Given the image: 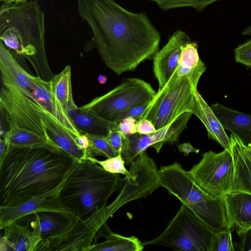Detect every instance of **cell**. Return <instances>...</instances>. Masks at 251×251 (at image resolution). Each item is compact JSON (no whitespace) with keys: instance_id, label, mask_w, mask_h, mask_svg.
Returning a JSON list of instances; mask_svg holds the SVG:
<instances>
[{"instance_id":"6","label":"cell","mask_w":251,"mask_h":251,"mask_svg":"<svg viewBox=\"0 0 251 251\" xmlns=\"http://www.w3.org/2000/svg\"><path fill=\"white\" fill-rule=\"evenodd\" d=\"M205 70L202 62L186 75L179 76L174 72L149 102L141 119L151 121L157 130L170 125L185 112L194 115L198 82Z\"/></svg>"},{"instance_id":"17","label":"cell","mask_w":251,"mask_h":251,"mask_svg":"<svg viewBox=\"0 0 251 251\" xmlns=\"http://www.w3.org/2000/svg\"><path fill=\"white\" fill-rule=\"evenodd\" d=\"M0 71L3 85L14 87L28 96L32 90L33 75L16 61L12 52L0 41Z\"/></svg>"},{"instance_id":"39","label":"cell","mask_w":251,"mask_h":251,"mask_svg":"<svg viewBox=\"0 0 251 251\" xmlns=\"http://www.w3.org/2000/svg\"><path fill=\"white\" fill-rule=\"evenodd\" d=\"M243 35H251V25L245 28L242 31Z\"/></svg>"},{"instance_id":"38","label":"cell","mask_w":251,"mask_h":251,"mask_svg":"<svg viewBox=\"0 0 251 251\" xmlns=\"http://www.w3.org/2000/svg\"><path fill=\"white\" fill-rule=\"evenodd\" d=\"M7 144L4 138H0V157H1L5 151Z\"/></svg>"},{"instance_id":"16","label":"cell","mask_w":251,"mask_h":251,"mask_svg":"<svg viewBox=\"0 0 251 251\" xmlns=\"http://www.w3.org/2000/svg\"><path fill=\"white\" fill-rule=\"evenodd\" d=\"M228 226L241 237L251 228V194L228 192L223 196Z\"/></svg>"},{"instance_id":"35","label":"cell","mask_w":251,"mask_h":251,"mask_svg":"<svg viewBox=\"0 0 251 251\" xmlns=\"http://www.w3.org/2000/svg\"><path fill=\"white\" fill-rule=\"evenodd\" d=\"M237 248L240 251H251V228L241 236Z\"/></svg>"},{"instance_id":"15","label":"cell","mask_w":251,"mask_h":251,"mask_svg":"<svg viewBox=\"0 0 251 251\" xmlns=\"http://www.w3.org/2000/svg\"><path fill=\"white\" fill-rule=\"evenodd\" d=\"M33 87L27 96L47 110L75 137L80 135L68 114L53 94L50 81L32 76Z\"/></svg>"},{"instance_id":"26","label":"cell","mask_w":251,"mask_h":251,"mask_svg":"<svg viewBox=\"0 0 251 251\" xmlns=\"http://www.w3.org/2000/svg\"><path fill=\"white\" fill-rule=\"evenodd\" d=\"M197 42L189 41L182 48L180 59L175 72L179 76L186 75L193 72L203 62L201 60Z\"/></svg>"},{"instance_id":"41","label":"cell","mask_w":251,"mask_h":251,"mask_svg":"<svg viewBox=\"0 0 251 251\" xmlns=\"http://www.w3.org/2000/svg\"><path fill=\"white\" fill-rule=\"evenodd\" d=\"M250 148H251V147H250Z\"/></svg>"},{"instance_id":"24","label":"cell","mask_w":251,"mask_h":251,"mask_svg":"<svg viewBox=\"0 0 251 251\" xmlns=\"http://www.w3.org/2000/svg\"><path fill=\"white\" fill-rule=\"evenodd\" d=\"M101 243L91 245L87 251H142L144 246L136 237H125L113 232L109 228Z\"/></svg>"},{"instance_id":"21","label":"cell","mask_w":251,"mask_h":251,"mask_svg":"<svg viewBox=\"0 0 251 251\" xmlns=\"http://www.w3.org/2000/svg\"><path fill=\"white\" fill-rule=\"evenodd\" d=\"M68 115L76 128L82 134L106 136L117 124L100 118L80 107L70 111Z\"/></svg>"},{"instance_id":"13","label":"cell","mask_w":251,"mask_h":251,"mask_svg":"<svg viewBox=\"0 0 251 251\" xmlns=\"http://www.w3.org/2000/svg\"><path fill=\"white\" fill-rule=\"evenodd\" d=\"M189 41L190 38L185 32L177 30L153 56V72L158 83V89H161L173 75L178 66L182 48Z\"/></svg>"},{"instance_id":"14","label":"cell","mask_w":251,"mask_h":251,"mask_svg":"<svg viewBox=\"0 0 251 251\" xmlns=\"http://www.w3.org/2000/svg\"><path fill=\"white\" fill-rule=\"evenodd\" d=\"M24 220L29 221L32 230L28 225H20L16 222L5 226L0 239L1 251H35L43 239L38 221L31 215L20 221Z\"/></svg>"},{"instance_id":"9","label":"cell","mask_w":251,"mask_h":251,"mask_svg":"<svg viewBox=\"0 0 251 251\" xmlns=\"http://www.w3.org/2000/svg\"><path fill=\"white\" fill-rule=\"evenodd\" d=\"M156 94L148 82L128 78L106 94L80 107L104 120L114 122L120 114L136 106L150 102Z\"/></svg>"},{"instance_id":"31","label":"cell","mask_w":251,"mask_h":251,"mask_svg":"<svg viewBox=\"0 0 251 251\" xmlns=\"http://www.w3.org/2000/svg\"><path fill=\"white\" fill-rule=\"evenodd\" d=\"M149 103V102L134 106L127 110L118 116L115 119L114 122H119L125 118L129 117L134 119L136 121H139L141 119L142 115L146 109Z\"/></svg>"},{"instance_id":"28","label":"cell","mask_w":251,"mask_h":251,"mask_svg":"<svg viewBox=\"0 0 251 251\" xmlns=\"http://www.w3.org/2000/svg\"><path fill=\"white\" fill-rule=\"evenodd\" d=\"M87 159L92 160L100 165L105 171L113 174H121L126 176L129 172L125 167V162L121 154L108 158L104 160H99L95 157H88Z\"/></svg>"},{"instance_id":"25","label":"cell","mask_w":251,"mask_h":251,"mask_svg":"<svg viewBox=\"0 0 251 251\" xmlns=\"http://www.w3.org/2000/svg\"><path fill=\"white\" fill-rule=\"evenodd\" d=\"M4 139L7 146L28 147L50 145L42 137L17 126H10Z\"/></svg>"},{"instance_id":"12","label":"cell","mask_w":251,"mask_h":251,"mask_svg":"<svg viewBox=\"0 0 251 251\" xmlns=\"http://www.w3.org/2000/svg\"><path fill=\"white\" fill-rule=\"evenodd\" d=\"M66 178L46 193L14 204L0 206V229L13 222H18L25 216L42 211L74 213L65 207L60 199V192Z\"/></svg>"},{"instance_id":"23","label":"cell","mask_w":251,"mask_h":251,"mask_svg":"<svg viewBox=\"0 0 251 251\" xmlns=\"http://www.w3.org/2000/svg\"><path fill=\"white\" fill-rule=\"evenodd\" d=\"M53 94L68 114L76 108L73 98L71 67L67 65L50 80Z\"/></svg>"},{"instance_id":"40","label":"cell","mask_w":251,"mask_h":251,"mask_svg":"<svg viewBox=\"0 0 251 251\" xmlns=\"http://www.w3.org/2000/svg\"><path fill=\"white\" fill-rule=\"evenodd\" d=\"M98 80L100 83L103 84L106 82L107 77L104 75H99L98 77Z\"/></svg>"},{"instance_id":"11","label":"cell","mask_w":251,"mask_h":251,"mask_svg":"<svg viewBox=\"0 0 251 251\" xmlns=\"http://www.w3.org/2000/svg\"><path fill=\"white\" fill-rule=\"evenodd\" d=\"M192 115L190 112H185L170 125L152 133L143 134L137 132L130 135L122 133L123 145L121 155L125 165H129L149 147L153 148L159 153L165 143L172 145L176 143L181 132L186 128Z\"/></svg>"},{"instance_id":"33","label":"cell","mask_w":251,"mask_h":251,"mask_svg":"<svg viewBox=\"0 0 251 251\" xmlns=\"http://www.w3.org/2000/svg\"><path fill=\"white\" fill-rule=\"evenodd\" d=\"M137 121L133 118L129 117L117 122L116 128L120 133L125 135H130L137 133Z\"/></svg>"},{"instance_id":"18","label":"cell","mask_w":251,"mask_h":251,"mask_svg":"<svg viewBox=\"0 0 251 251\" xmlns=\"http://www.w3.org/2000/svg\"><path fill=\"white\" fill-rule=\"evenodd\" d=\"M229 138L234 173L229 192H244L251 194V148L232 134Z\"/></svg>"},{"instance_id":"20","label":"cell","mask_w":251,"mask_h":251,"mask_svg":"<svg viewBox=\"0 0 251 251\" xmlns=\"http://www.w3.org/2000/svg\"><path fill=\"white\" fill-rule=\"evenodd\" d=\"M196 116L204 125L209 138L218 142L224 149L231 152L230 138L225 129L202 96L198 92L196 94Z\"/></svg>"},{"instance_id":"27","label":"cell","mask_w":251,"mask_h":251,"mask_svg":"<svg viewBox=\"0 0 251 251\" xmlns=\"http://www.w3.org/2000/svg\"><path fill=\"white\" fill-rule=\"evenodd\" d=\"M86 135L90 141L87 158L100 155L108 158L118 155L110 146L106 136Z\"/></svg>"},{"instance_id":"37","label":"cell","mask_w":251,"mask_h":251,"mask_svg":"<svg viewBox=\"0 0 251 251\" xmlns=\"http://www.w3.org/2000/svg\"><path fill=\"white\" fill-rule=\"evenodd\" d=\"M29 0H0L2 4H19L26 2Z\"/></svg>"},{"instance_id":"10","label":"cell","mask_w":251,"mask_h":251,"mask_svg":"<svg viewBox=\"0 0 251 251\" xmlns=\"http://www.w3.org/2000/svg\"><path fill=\"white\" fill-rule=\"evenodd\" d=\"M196 184L214 198L223 197L230 191L234 177V166L231 152L209 151L188 171Z\"/></svg>"},{"instance_id":"30","label":"cell","mask_w":251,"mask_h":251,"mask_svg":"<svg viewBox=\"0 0 251 251\" xmlns=\"http://www.w3.org/2000/svg\"><path fill=\"white\" fill-rule=\"evenodd\" d=\"M234 54L236 62L251 67V39L238 46Z\"/></svg>"},{"instance_id":"4","label":"cell","mask_w":251,"mask_h":251,"mask_svg":"<svg viewBox=\"0 0 251 251\" xmlns=\"http://www.w3.org/2000/svg\"><path fill=\"white\" fill-rule=\"evenodd\" d=\"M123 181L119 174L109 173L96 162L85 159L77 162L66 178L60 199L67 209L83 220L105 206Z\"/></svg>"},{"instance_id":"19","label":"cell","mask_w":251,"mask_h":251,"mask_svg":"<svg viewBox=\"0 0 251 251\" xmlns=\"http://www.w3.org/2000/svg\"><path fill=\"white\" fill-rule=\"evenodd\" d=\"M210 108L225 129L236 136L244 145L251 147V115L218 103L212 104Z\"/></svg>"},{"instance_id":"22","label":"cell","mask_w":251,"mask_h":251,"mask_svg":"<svg viewBox=\"0 0 251 251\" xmlns=\"http://www.w3.org/2000/svg\"><path fill=\"white\" fill-rule=\"evenodd\" d=\"M30 215L37 219L43 239L60 235L79 220L74 213L54 211H42Z\"/></svg>"},{"instance_id":"34","label":"cell","mask_w":251,"mask_h":251,"mask_svg":"<svg viewBox=\"0 0 251 251\" xmlns=\"http://www.w3.org/2000/svg\"><path fill=\"white\" fill-rule=\"evenodd\" d=\"M136 129L137 132L143 134L152 133L156 131L153 123L146 119H140L137 121Z\"/></svg>"},{"instance_id":"36","label":"cell","mask_w":251,"mask_h":251,"mask_svg":"<svg viewBox=\"0 0 251 251\" xmlns=\"http://www.w3.org/2000/svg\"><path fill=\"white\" fill-rule=\"evenodd\" d=\"M177 149L180 152H182L185 156L188 155L190 153L195 152L198 153L199 149L195 148L190 143H184L177 146Z\"/></svg>"},{"instance_id":"3","label":"cell","mask_w":251,"mask_h":251,"mask_svg":"<svg viewBox=\"0 0 251 251\" xmlns=\"http://www.w3.org/2000/svg\"><path fill=\"white\" fill-rule=\"evenodd\" d=\"M0 39L8 49L27 59L37 76L47 81L54 76L45 50V15L37 0L1 4Z\"/></svg>"},{"instance_id":"29","label":"cell","mask_w":251,"mask_h":251,"mask_svg":"<svg viewBox=\"0 0 251 251\" xmlns=\"http://www.w3.org/2000/svg\"><path fill=\"white\" fill-rule=\"evenodd\" d=\"M231 228L216 233L211 251H235L232 241Z\"/></svg>"},{"instance_id":"8","label":"cell","mask_w":251,"mask_h":251,"mask_svg":"<svg viewBox=\"0 0 251 251\" xmlns=\"http://www.w3.org/2000/svg\"><path fill=\"white\" fill-rule=\"evenodd\" d=\"M216 233L182 204L167 228L143 246H164L177 251H211Z\"/></svg>"},{"instance_id":"7","label":"cell","mask_w":251,"mask_h":251,"mask_svg":"<svg viewBox=\"0 0 251 251\" xmlns=\"http://www.w3.org/2000/svg\"><path fill=\"white\" fill-rule=\"evenodd\" d=\"M0 107L9 127L17 126L33 132L51 145L68 131L44 108L14 87L2 85Z\"/></svg>"},{"instance_id":"2","label":"cell","mask_w":251,"mask_h":251,"mask_svg":"<svg viewBox=\"0 0 251 251\" xmlns=\"http://www.w3.org/2000/svg\"><path fill=\"white\" fill-rule=\"evenodd\" d=\"M77 162L50 145L7 146L0 157V206L14 204L52 190Z\"/></svg>"},{"instance_id":"1","label":"cell","mask_w":251,"mask_h":251,"mask_svg":"<svg viewBox=\"0 0 251 251\" xmlns=\"http://www.w3.org/2000/svg\"><path fill=\"white\" fill-rule=\"evenodd\" d=\"M76 1L79 16L92 32L84 50L97 48L117 75L134 70L158 51L160 33L145 12L129 11L115 0Z\"/></svg>"},{"instance_id":"5","label":"cell","mask_w":251,"mask_h":251,"mask_svg":"<svg viewBox=\"0 0 251 251\" xmlns=\"http://www.w3.org/2000/svg\"><path fill=\"white\" fill-rule=\"evenodd\" d=\"M162 186L176 197L215 233L228 223L223 197L211 196L194 182L188 171L176 162L159 170Z\"/></svg>"},{"instance_id":"32","label":"cell","mask_w":251,"mask_h":251,"mask_svg":"<svg viewBox=\"0 0 251 251\" xmlns=\"http://www.w3.org/2000/svg\"><path fill=\"white\" fill-rule=\"evenodd\" d=\"M106 137L110 146L115 152L118 154H121L123 145L122 134L118 131L115 127L109 131Z\"/></svg>"}]
</instances>
